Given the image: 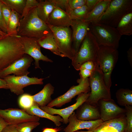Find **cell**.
Masks as SVG:
<instances>
[{"label":"cell","instance_id":"obj_1","mask_svg":"<svg viewBox=\"0 0 132 132\" xmlns=\"http://www.w3.org/2000/svg\"><path fill=\"white\" fill-rule=\"evenodd\" d=\"M17 32L18 36L37 39L52 33L47 24L38 17L36 7L21 19Z\"/></svg>","mask_w":132,"mask_h":132},{"label":"cell","instance_id":"obj_2","mask_svg":"<svg viewBox=\"0 0 132 132\" xmlns=\"http://www.w3.org/2000/svg\"><path fill=\"white\" fill-rule=\"evenodd\" d=\"M24 54L23 46L19 37L7 34L0 38V71Z\"/></svg>","mask_w":132,"mask_h":132},{"label":"cell","instance_id":"obj_3","mask_svg":"<svg viewBox=\"0 0 132 132\" xmlns=\"http://www.w3.org/2000/svg\"><path fill=\"white\" fill-rule=\"evenodd\" d=\"M118 55L117 49L107 46H99L97 62L103 75L106 85L110 91L112 84L111 74L117 62Z\"/></svg>","mask_w":132,"mask_h":132},{"label":"cell","instance_id":"obj_4","mask_svg":"<svg viewBox=\"0 0 132 132\" xmlns=\"http://www.w3.org/2000/svg\"><path fill=\"white\" fill-rule=\"evenodd\" d=\"M99 46L94 35L89 31L82 43L79 50L72 60V64L77 70L88 61L97 62Z\"/></svg>","mask_w":132,"mask_h":132},{"label":"cell","instance_id":"obj_5","mask_svg":"<svg viewBox=\"0 0 132 132\" xmlns=\"http://www.w3.org/2000/svg\"><path fill=\"white\" fill-rule=\"evenodd\" d=\"M90 91L86 101L94 106H97L99 100L111 98L110 91L107 88L104 82L103 75L97 62L94 70L88 78Z\"/></svg>","mask_w":132,"mask_h":132},{"label":"cell","instance_id":"obj_6","mask_svg":"<svg viewBox=\"0 0 132 132\" xmlns=\"http://www.w3.org/2000/svg\"><path fill=\"white\" fill-rule=\"evenodd\" d=\"M89 28L99 46H107L117 49L121 36L116 28L98 22L91 23Z\"/></svg>","mask_w":132,"mask_h":132},{"label":"cell","instance_id":"obj_7","mask_svg":"<svg viewBox=\"0 0 132 132\" xmlns=\"http://www.w3.org/2000/svg\"><path fill=\"white\" fill-rule=\"evenodd\" d=\"M131 12L132 0H111L99 22L116 28L122 18Z\"/></svg>","mask_w":132,"mask_h":132},{"label":"cell","instance_id":"obj_8","mask_svg":"<svg viewBox=\"0 0 132 132\" xmlns=\"http://www.w3.org/2000/svg\"><path fill=\"white\" fill-rule=\"evenodd\" d=\"M47 25L54 35L60 52L64 57L72 60L75 54L73 47L71 28L70 27H58Z\"/></svg>","mask_w":132,"mask_h":132},{"label":"cell","instance_id":"obj_9","mask_svg":"<svg viewBox=\"0 0 132 132\" xmlns=\"http://www.w3.org/2000/svg\"><path fill=\"white\" fill-rule=\"evenodd\" d=\"M77 82L78 84L73 86L65 93L52 99L47 106L53 108L54 107H60L70 102L72 99L77 95L83 93L90 92L88 78L78 79Z\"/></svg>","mask_w":132,"mask_h":132},{"label":"cell","instance_id":"obj_10","mask_svg":"<svg viewBox=\"0 0 132 132\" xmlns=\"http://www.w3.org/2000/svg\"><path fill=\"white\" fill-rule=\"evenodd\" d=\"M27 75L18 76L9 75L3 79L5 81L8 89L11 92L19 95L23 93V88L26 87L33 85H42L44 83V78L30 77Z\"/></svg>","mask_w":132,"mask_h":132},{"label":"cell","instance_id":"obj_11","mask_svg":"<svg viewBox=\"0 0 132 132\" xmlns=\"http://www.w3.org/2000/svg\"><path fill=\"white\" fill-rule=\"evenodd\" d=\"M0 116L9 125L16 126L20 124L31 121H38L40 118L30 115L23 109L9 108L0 109Z\"/></svg>","mask_w":132,"mask_h":132},{"label":"cell","instance_id":"obj_12","mask_svg":"<svg viewBox=\"0 0 132 132\" xmlns=\"http://www.w3.org/2000/svg\"><path fill=\"white\" fill-rule=\"evenodd\" d=\"M100 119L103 121L125 115V109L119 107L111 99H101L97 103Z\"/></svg>","mask_w":132,"mask_h":132},{"label":"cell","instance_id":"obj_13","mask_svg":"<svg viewBox=\"0 0 132 132\" xmlns=\"http://www.w3.org/2000/svg\"><path fill=\"white\" fill-rule=\"evenodd\" d=\"M19 37L23 45L24 54L29 55L35 60V68H40L39 64V61L40 60L53 62L52 60L42 53L37 39L24 37Z\"/></svg>","mask_w":132,"mask_h":132},{"label":"cell","instance_id":"obj_14","mask_svg":"<svg viewBox=\"0 0 132 132\" xmlns=\"http://www.w3.org/2000/svg\"><path fill=\"white\" fill-rule=\"evenodd\" d=\"M33 61L32 57L24 54L22 57L0 70V78H3L12 74L18 76L28 75L30 73L28 69Z\"/></svg>","mask_w":132,"mask_h":132},{"label":"cell","instance_id":"obj_15","mask_svg":"<svg viewBox=\"0 0 132 132\" xmlns=\"http://www.w3.org/2000/svg\"><path fill=\"white\" fill-rule=\"evenodd\" d=\"M90 93V92L80 94L78 95L75 103L64 108L57 109L47 106L40 107L41 109L50 114L53 115L56 114L60 116L63 119V123L66 124L68 123L69 116L79 106L86 101Z\"/></svg>","mask_w":132,"mask_h":132},{"label":"cell","instance_id":"obj_16","mask_svg":"<svg viewBox=\"0 0 132 132\" xmlns=\"http://www.w3.org/2000/svg\"><path fill=\"white\" fill-rule=\"evenodd\" d=\"M71 26L73 48L75 55L88 32L90 30V23L83 20H72Z\"/></svg>","mask_w":132,"mask_h":132},{"label":"cell","instance_id":"obj_17","mask_svg":"<svg viewBox=\"0 0 132 132\" xmlns=\"http://www.w3.org/2000/svg\"><path fill=\"white\" fill-rule=\"evenodd\" d=\"M103 121L101 119L87 121L78 119L74 111L69 116L68 124L64 129V132H74L80 130L86 129L92 131Z\"/></svg>","mask_w":132,"mask_h":132},{"label":"cell","instance_id":"obj_18","mask_svg":"<svg viewBox=\"0 0 132 132\" xmlns=\"http://www.w3.org/2000/svg\"><path fill=\"white\" fill-rule=\"evenodd\" d=\"M127 125L126 115L103 121L93 132H125Z\"/></svg>","mask_w":132,"mask_h":132},{"label":"cell","instance_id":"obj_19","mask_svg":"<svg viewBox=\"0 0 132 132\" xmlns=\"http://www.w3.org/2000/svg\"><path fill=\"white\" fill-rule=\"evenodd\" d=\"M72 21L67 12L55 6L49 16L46 24L55 27H69L71 26Z\"/></svg>","mask_w":132,"mask_h":132},{"label":"cell","instance_id":"obj_20","mask_svg":"<svg viewBox=\"0 0 132 132\" xmlns=\"http://www.w3.org/2000/svg\"><path fill=\"white\" fill-rule=\"evenodd\" d=\"M76 110V116L78 120L89 121L101 119L100 111L98 106L92 105L86 101Z\"/></svg>","mask_w":132,"mask_h":132},{"label":"cell","instance_id":"obj_21","mask_svg":"<svg viewBox=\"0 0 132 132\" xmlns=\"http://www.w3.org/2000/svg\"><path fill=\"white\" fill-rule=\"evenodd\" d=\"M111 0H102L88 13L84 21L90 23L99 22L108 8Z\"/></svg>","mask_w":132,"mask_h":132},{"label":"cell","instance_id":"obj_22","mask_svg":"<svg viewBox=\"0 0 132 132\" xmlns=\"http://www.w3.org/2000/svg\"><path fill=\"white\" fill-rule=\"evenodd\" d=\"M54 91V88L51 83L46 84L41 91L32 95L34 102L39 107L47 106L52 100L51 96Z\"/></svg>","mask_w":132,"mask_h":132},{"label":"cell","instance_id":"obj_23","mask_svg":"<svg viewBox=\"0 0 132 132\" xmlns=\"http://www.w3.org/2000/svg\"><path fill=\"white\" fill-rule=\"evenodd\" d=\"M24 110L30 115L40 118H46L51 120L57 127L60 126L61 125V123L63 122V119L60 116L58 115H53L48 113L41 109L39 106L35 102L31 108Z\"/></svg>","mask_w":132,"mask_h":132},{"label":"cell","instance_id":"obj_24","mask_svg":"<svg viewBox=\"0 0 132 132\" xmlns=\"http://www.w3.org/2000/svg\"><path fill=\"white\" fill-rule=\"evenodd\" d=\"M55 6L52 0H39L36 7L39 17L46 24L50 14Z\"/></svg>","mask_w":132,"mask_h":132},{"label":"cell","instance_id":"obj_25","mask_svg":"<svg viewBox=\"0 0 132 132\" xmlns=\"http://www.w3.org/2000/svg\"><path fill=\"white\" fill-rule=\"evenodd\" d=\"M37 41L41 47L50 50L55 54L64 57L60 52L52 33L37 39Z\"/></svg>","mask_w":132,"mask_h":132},{"label":"cell","instance_id":"obj_26","mask_svg":"<svg viewBox=\"0 0 132 132\" xmlns=\"http://www.w3.org/2000/svg\"><path fill=\"white\" fill-rule=\"evenodd\" d=\"M116 28L121 36H130L132 34V12L127 14L122 18Z\"/></svg>","mask_w":132,"mask_h":132},{"label":"cell","instance_id":"obj_27","mask_svg":"<svg viewBox=\"0 0 132 132\" xmlns=\"http://www.w3.org/2000/svg\"><path fill=\"white\" fill-rule=\"evenodd\" d=\"M118 104L121 106H132V91L128 89L120 88L116 93Z\"/></svg>","mask_w":132,"mask_h":132},{"label":"cell","instance_id":"obj_28","mask_svg":"<svg viewBox=\"0 0 132 132\" xmlns=\"http://www.w3.org/2000/svg\"><path fill=\"white\" fill-rule=\"evenodd\" d=\"M21 15L15 11L12 10L7 26V34L18 36L17 29L21 19Z\"/></svg>","mask_w":132,"mask_h":132},{"label":"cell","instance_id":"obj_29","mask_svg":"<svg viewBox=\"0 0 132 132\" xmlns=\"http://www.w3.org/2000/svg\"><path fill=\"white\" fill-rule=\"evenodd\" d=\"M2 2L9 7L11 10L21 15L26 0H1Z\"/></svg>","mask_w":132,"mask_h":132},{"label":"cell","instance_id":"obj_30","mask_svg":"<svg viewBox=\"0 0 132 132\" xmlns=\"http://www.w3.org/2000/svg\"><path fill=\"white\" fill-rule=\"evenodd\" d=\"M88 12L87 7L85 5L80 7L70 10L68 13L72 20L84 21Z\"/></svg>","mask_w":132,"mask_h":132},{"label":"cell","instance_id":"obj_31","mask_svg":"<svg viewBox=\"0 0 132 132\" xmlns=\"http://www.w3.org/2000/svg\"><path fill=\"white\" fill-rule=\"evenodd\" d=\"M34 102L32 95L27 93L22 94L19 99L20 106L24 110H26L31 108Z\"/></svg>","mask_w":132,"mask_h":132},{"label":"cell","instance_id":"obj_32","mask_svg":"<svg viewBox=\"0 0 132 132\" xmlns=\"http://www.w3.org/2000/svg\"><path fill=\"white\" fill-rule=\"evenodd\" d=\"M40 124L38 121H31L23 123L16 126L18 132H32Z\"/></svg>","mask_w":132,"mask_h":132},{"label":"cell","instance_id":"obj_33","mask_svg":"<svg viewBox=\"0 0 132 132\" xmlns=\"http://www.w3.org/2000/svg\"><path fill=\"white\" fill-rule=\"evenodd\" d=\"M125 107L127 125L125 132H132V106Z\"/></svg>","mask_w":132,"mask_h":132},{"label":"cell","instance_id":"obj_34","mask_svg":"<svg viewBox=\"0 0 132 132\" xmlns=\"http://www.w3.org/2000/svg\"><path fill=\"white\" fill-rule=\"evenodd\" d=\"M38 3V0H26V3L21 16V19L25 16L32 9L36 7Z\"/></svg>","mask_w":132,"mask_h":132},{"label":"cell","instance_id":"obj_35","mask_svg":"<svg viewBox=\"0 0 132 132\" xmlns=\"http://www.w3.org/2000/svg\"><path fill=\"white\" fill-rule=\"evenodd\" d=\"M86 0H68L69 8L68 13L70 10H74L85 5Z\"/></svg>","mask_w":132,"mask_h":132},{"label":"cell","instance_id":"obj_36","mask_svg":"<svg viewBox=\"0 0 132 132\" xmlns=\"http://www.w3.org/2000/svg\"><path fill=\"white\" fill-rule=\"evenodd\" d=\"M1 10L3 17L7 26L12 10L9 7L3 3L2 6Z\"/></svg>","mask_w":132,"mask_h":132},{"label":"cell","instance_id":"obj_37","mask_svg":"<svg viewBox=\"0 0 132 132\" xmlns=\"http://www.w3.org/2000/svg\"><path fill=\"white\" fill-rule=\"evenodd\" d=\"M55 6L64 10L68 13L69 8L68 0H52Z\"/></svg>","mask_w":132,"mask_h":132},{"label":"cell","instance_id":"obj_38","mask_svg":"<svg viewBox=\"0 0 132 132\" xmlns=\"http://www.w3.org/2000/svg\"><path fill=\"white\" fill-rule=\"evenodd\" d=\"M3 3L1 0H0V29L7 33V26L4 19L1 7Z\"/></svg>","mask_w":132,"mask_h":132},{"label":"cell","instance_id":"obj_39","mask_svg":"<svg viewBox=\"0 0 132 132\" xmlns=\"http://www.w3.org/2000/svg\"><path fill=\"white\" fill-rule=\"evenodd\" d=\"M102 0H86L85 5L89 12L92 11Z\"/></svg>","mask_w":132,"mask_h":132},{"label":"cell","instance_id":"obj_40","mask_svg":"<svg viewBox=\"0 0 132 132\" xmlns=\"http://www.w3.org/2000/svg\"><path fill=\"white\" fill-rule=\"evenodd\" d=\"M96 63V62L92 61H87L82 64L80 68H84L93 71L95 67Z\"/></svg>","mask_w":132,"mask_h":132},{"label":"cell","instance_id":"obj_41","mask_svg":"<svg viewBox=\"0 0 132 132\" xmlns=\"http://www.w3.org/2000/svg\"><path fill=\"white\" fill-rule=\"evenodd\" d=\"M79 70L80 78L83 79L88 78L91 75L93 71L81 68H80Z\"/></svg>","mask_w":132,"mask_h":132},{"label":"cell","instance_id":"obj_42","mask_svg":"<svg viewBox=\"0 0 132 132\" xmlns=\"http://www.w3.org/2000/svg\"><path fill=\"white\" fill-rule=\"evenodd\" d=\"M1 132H18L16 126L8 125L5 127Z\"/></svg>","mask_w":132,"mask_h":132},{"label":"cell","instance_id":"obj_43","mask_svg":"<svg viewBox=\"0 0 132 132\" xmlns=\"http://www.w3.org/2000/svg\"><path fill=\"white\" fill-rule=\"evenodd\" d=\"M62 129L61 127L55 128H45L43 129L42 132H59Z\"/></svg>","mask_w":132,"mask_h":132},{"label":"cell","instance_id":"obj_44","mask_svg":"<svg viewBox=\"0 0 132 132\" xmlns=\"http://www.w3.org/2000/svg\"><path fill=\"white\" fill-rule=\"evenodd\" d=\"M127 57L130 65L132 66V47H131L127 51Z\"/></svg>","mask_w":132,"mask_h":132},{"label":"cell","instance_id":"obj_45","mask_svg":"<svg viewBox=\"0 0 132 132\" xmlns=\"http://www.w3.org/2000/svg\"><path fill=\"white\" fill-rule=\"evenodd\" d=\"M8 89L7 83L5 80L0 78V89Z\"/></svg>","mask_w":132,"mask_h":132},{"label":"cell","instance_id":"obj_46","mask_svg":"<svg viewBox=\"0 0 132 132\" xmlns=\"http://www.w3.org/2000/svg\"><path fill=\"white\" fill-rule=\"evenodd\" d=\"M8 125V124L0 116V132L5 127Z\"/></svg>","mask_w":132,"mask_h":132},{"label":"cell","instance_id":"obj_47","mask_svg":"<svg viewBox=\"0 0 132 132\" xmlns=\"http://www.w3.org/2000/svg\"><path fill=\"white\" fill-rule=\"evenodd\" d=\"M7 34L0 29V38L6 35Z\"/></svg>","mask_w":132,"mask_h":132},{"label":"cell","instance_id":"obj_48","mask_svg":"<svg viewBox=\"0 0 132 132\" xmlns=\"http://www.w3.org/2000/svg\"><path fill=\"white\" fill-rule=\"evenodd\" d=\"M74 132H93L92 131H79V130H77L75 131Z\"/></svg>","mask_w":132,"mask_h":132},{"label":"cell","instance_id":"obj_49","mask_svg":"<svg viewBox=\"0 0 132 132\" xmlns=\"http://www.w3.org/2000/svg\"></svg>","mask_w":132,"mask_h":132}]
</instances>
